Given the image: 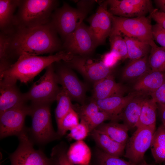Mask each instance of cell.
Wrapping results in <instances>:
<instances>
[{
    "instance_id": "1",
    "label": "cell",
    "mask_w": 165,
    "mask_h": 165,
    "mask_svg": "<svg viewBox=\"0 0 165 165\" xmlns=\"http://www.w3.org/2000/svg\"><path fill=\"white\" fill-rule=\"evenodd\" d=\"M7 35L11 61L23 53L38 56L52 53L63 47L57 33L49 22L34 28L17 27Z\"/></svg>"
},
{
    "instance_id": "2",
    "label": "cell",
    "mask_w": 165,
    "mask_h": 165,
    "mask_svg": "<svg viewBox=\"0 0 165 165\" xmlns=\"http://www.w3.org/2000/svg\"><path fill=\"white\" fill-rule=\"evenodd\" d=\"M72 55L65 50L46 56L23 53L9 68L0 73V80L16 82L19 80L26 83L50 65L61 60L68 61Z\"/></svg>"
},
{
    "instance_id": "3",
    "label": "cell",
    "mask_w": 165,
    "mask_h": 165,
    "mask_svg": "<svg viewBox=\"0 0 165 165\" xmlns=\"http://www.w3.org/2000/svg\"><path fill=\"white\" fill-rule=\"evenodd\" d=\"M58 4L54 0H20L15 15L17 28H34L48 24Z\"/></svg>"
},
{
    "instance_id": "4",
    "label": "cell",
    "mask_w": 165,
    "mask_h": 165,
    "mask_svg": "<svg viewBox=\"0 0 165 165\" xmlns=\"http://www.w3.org/2000/svg\"><path fill=\"white\" fill-rule=\"evenodd\" d=\"M50 105L41 103L30 106L29 115L31 117L32 125L27 131L34 144L42 146L61 138L53 128Z\"/></svg>"
},
{
    "instance_id": "5",
    "label": "cell",
    "mask_w": 165,
    "mask_h": 165,
    "mask_svg": "<svg viewBox=\"0 0 165 165\" xmlns=\"http://www.w3.org/2000/svg\"><path fill=\"white\" fill-rule=\"evenodd\" d=\"M112 28L110 35H118L135 38L149 44L151 47L156 45L152 36L151 19L149 16L126 18L112 15Z\"/></svg>"
},
{
    "instance_id": "6",
    "label": "cell",
    "mask_w": 165,
    "mask_h": 165,
    "mask_svg": "<svg viewBox=\"0 0 165 165\" xmlns=\"http://www.w3.org/2000/svg\"><path fill=\"white\" fill-rule=\"evenodd\" d=\"M27 129L17 136L18 146L9 156L11 165H58L55 160L48 158L42 150L34 148Z\"/></svg>"
},
{
    "instance_id": "7",
    "label": "cell",
    "mask_w": 165,
    "mask_h": 165,
    "mask_svg": "<svg viewBox=\"0 0 165 165\" xmlns=\"http://www.w3.org/2000/svg\"><path fill=\"white\" fill-rule=\"evenodd\" d=\"M53 64L48 66L44 74L32 85L27 92L24 93L26 101L31 104H50L56 101L61 88L58 86Z\"/></svg>"
},
{
    "instance_id": "8",
    "label": "cell",
    "mask_w": 165,
    "mask_h": 165,
    "mask_svg": "<svg viewBox=\"0 0 165 165\" xmlns=\"http://www.w3.org/2000/svg\"><path fill=\"white\" fill-rule=\"evenodd\" d=\"M88 13L64 2L53 12L49 23L64 41L83 22Z\"/></svg>"
},
{
    "instance_id": "9",
    "label": "cell",
    "mask_w": 165,
    "mask_h": 165,
    "mask_svg": "<svg viewBox=\"0 0 165 165\" xmlns=\"http://www.w3.org/2000/svg\"><path fill=\"white\" fill-rule=\"evenodd\" d=\"M156 130L155 126L137 128L126 143L125 157L136 165L144 161L145 153L151 147Z\"/></svg>"
},
{
    "instance_id": "10",
    "label": "cell",
    "mask_w": 165,
    "mask_h": 165,
    "mask_svg": "<svg viewBox=\"0 0 165 165\" xmlns=\"http://www.w3.org/2000/svg\"><path fill=\"white\" fill-rule=\"evenodd\" d=\"M30 106L25 104L0 113V138L17 136L26 129L25 118L29 115Z\"/></svg>"
},
{
    "instance_id": "11",
    "label": "cell",
    "mask_w": 165,
    "mask_h": 165,
    "mask_svg": "<svg viewBox=\"0 0 165 165\" xmlns=\"http://www.w3.org/2000/svg\"><path fill=\"white\" fill-rule=\"evenodd\" d=\"M64 41L63 47L65 51L81 56L90 54L97 46L89 26L83 22Z\"/></svg>"
},
{
    "instance_id": "12",
    "label": "cell",
    "mask_w": 165,
    "mask_h": 165,
    "mask_svg": "<svg viewBox=\"0 0 165 165\" xmlns=\"http://www.w3.org/2000/svg\"><path fill=\"white\" fill-rule=\"evenodd\" d=\"M64 62L94 83L112 75L113 71V68L106 67L101 61H94L85 56L73 54L71 59Z\"/></svg>"
},
{
    "instance_id": "13",
    "label": "cell",
    "mask_w": 165,
    "mask_h": 165,
    "mask_svg": "<svg viewBox=\"0 0 165 165\" xmlns=\"http://www.w3.org/2000/svg\"><path fill=\"white\" fill-rule=\"evenodd\" d=\"M108 11L115 16L135 18L146 16L154 9L149 0H108Z\"/></svg>"
},
{
    "instance_id": "14",
    "label": "cell",
    "mask_w": 165,
    "mask_h": 165,
    "mask_svg": "<svg viewBox=\"0 0 165 165\" xmlns=\"http://www.w3.org/2000/svg\"><path fill=\"white\" fill-rule=\"evenodd\" d=\"M112 15L108 9L106 1L100 2L96 13L88 20L90 31L97 46L103 44L112 28Z\"/></svg>"
},
{
    "instance_id": "15",
    "label": "cell",
    "mask_w": 165,
    "mask_h": 165,
    "mask_svg": "<svg viewBox=\"0 0 165 165\" xmlns=\"http://www.w3.org/2000/svg\"><path fill=\"white\" fill-rule=\"evenodd\" d=\"M56 73L58 83L62 86L71 100L84 104L86 87L70 68L67 65L60 66Z\"/></svg>"
},
{
    "instance_id": "16",
    "label": "cell",
    "mask_w": 165,
    "mask_h": 165,
    "mask_svg": "<svg viewBox=\"0 0 165 165\" xmlns=\"http://www.w3.org/2000/svg\"><path fill=\"white\" fill-rule=\"evenodd\" d=\"M16 83L0 80V113L25 104L24 94L21 93Z\"/></svg>"
},
{
    "instance_id": "17",
    "label": "cell",
    "mask_w": 165,
    "mask_h": 165,
    "mask_svg": "<svg viewBox=\"0 0 165 165\" xmlns=\"http://www.w3.org/2000/svg\"><path fill=\"white\" fill-rule=\"evenodd\" d=\"M127 87L115 81L113 75L94 83L93 98L94 100L101 99L115 96H124Z\"/></svg>"
},
{
    "instance_id": "18",
    "label": "cell",
    "mask_w": 165,
    "mask_h": 165,
    "mask_svg": "<svg viewBox=\"0 0 165 165\" xmlns=\"http://www.w3.org/2000/svg\"><path fill=\"white\" fill-rule=\"evenodd\" d=\"M20 0H0V32L12 33L17 28L15 12Z\"/></svg>"
},
{
    "instance_id": "19",
    "label": "cell",
    "mask_w": 165,
    "mask_h": 165,
    "mask_svg": "<svg viewBox=\"0 0 165 165\" xmlns=\"http://www.w3.org/2000/svg\"><path fill=\"white\" fill-rule=\"evenodd\" d=\"M147 94L138 93L130 101L119 115L122 120L130 129L136 127L141 113L143 103Z\"/></svg>"
},
{
    "instance_id": "20",
    "label": "cell",
    "mask_w": 165,
    "mask_h": 165,
    "mask_svg": "<svg viewBox=\"0 0 165 165\" xmlns=\"http://www.w3.org/2000/svg\"><path fill=\"white\" fill-rule=\"evenodd\" d=\"M165 82V72L150 70L137 80L133 86L136 92L151 94Z\"/></svg>"
},
{
    "instance_id": "21",
    "label": "cell",
    "mask_w": 165,
    "mask_h": 165,
    "mask_svg": "<svg viewBox=\"0 0 165 165\" xmlns=\"http://www.w3.org/2000/svg\"><path fill=\"white\" fill-rule=\"evenodd\" d=\"M98 148L110 155L120 157L124 152L126 145L114 141L103 132L95 129L90 133Z\"/></svg>"
},
{
    "instance_id": "22",
    "label": "cell",
    "mask_w": 165,
    "mask_h": 165,
    "mask_svg": "<svg viewBox=\"0 0 165 165\" xmlns=\"http://www.w3.org/2000/svg\"><path fill=\"white\" fill-rule=\"evenodd\" d=\"M138 93V92L135 91L126 96H115L94 100L100 111L113 115L119 116L127 104Z\"/></svg>"
},
{
    "instance_id": "23",
    "label": "cell",
    "mask_w": 165,
    "mask_h": 165,
    "mask_svg": "<svg viewBox=\"0 0 165 165\" xmlns=\"http://www.w3.org/2000/svg\"><path fill=\"white\" fill-rule=\"evenodd\" d=\"M151 70L148 62V56L131 60L123 69L122 79L125 80L136 81Z\"/></svg>"
},
{
    "instance_id": "24",
    "label": "cell",
    "mask_w": 165,
    "mask_h": 165,
    "mask_svg": "<svg viewBox=\"0 0 165 165\" xmlns=\"http://www.w3.org/2000/svg\"><path fill=\"white\" fill-rule=\"evenodd\" d=\"M67 155L75 165H90L92 156L90 148L83 141H76L72 144Z\"/></svg>"
},
{
    "instance_id": "25",
    "label": "cell",
    "mask_w": 165,
    "mask_h": 165,
    "mask_svg": "<svg viewBox=\"0 0 165 165\" xmlns=\"http://www.w3.org/2000/svg\"><path fill=\"white\" fill-rule=\"evenodd\" d=\"M105 133L112 139L119 143L126 145L129 139L128 127L124 123L111 121L104 123L96 129Z\"/></svg>"
},
{
    "instance_id": "26",
    "label": "cell",
    "mask_w": 165,
    "mask_h": 165,
    "mask_svg": "<svg viewBox=\"0 0 165 165\" xmlns=\"http://www.w3.org/2000/svg\"><path fill=\"white\" fill-rule=\"evenodd\" d=\"M157 104L152 99L144 101L136 127L155 126Z\"/></svg>"
},
{
    "instance_id": "27",
    "label": "cell",
    "mask_w": 165,
    "mask_h": 165,
    "mask_svg": "<svg viewBox=\"0 0 165 165\" xmlns=\"http://www.w3.org/2000/svg\"><path fill=\"white\" fill-rule=\"evenodd\" d=\"M150 148L156 163L165 161V126L162 124L156 130Z\"/></svg>"
},
{
    "instance_id": "28",
    "label": "cell",
    "mask_w": 165,
    "mask_h": 165,
    "mask_svg": "<svg viewBox=\"0 0 165 165\" xmlns=\"http://www.w3.org/2000/svg\"><path fill=\"white\" fill-rule=\"evenodd\" d=\"M123 38L127 45L128 58L131 60L139 59L150 53L151 46L149 44L135 38Z\"/></svg>"
},
{
    "instance_id": "29",
    "label": "cell",
    "mask_w": 165,
    "mask_h": 165,
    "mask_svg": "<svg viewBox=\"0 0 165 165\" xmlns=\"http://www.w3.org/2000/svg\"><path fill=\"white\" fill-rule=\"evenodd\" d=\"M91 162L92 165H136L119 157L107 154L97 147L95 148Z\"/></svg>"
},
{
    "instance_id": "30",
    "label": "cell",
    "mask_w": 165,
    "mask_h": 165,
    "mask_svg": "<svg viewBox=\"0 0 165 165\" xmlns=\"http://www.w3.org/2000/svg\"><path fill=\"white\" fill-rule=\"evenodd\" d=\"M71 100L66 92L62 87L61 88L56 99L57 106L55 111L57 125L73 108Z\"/></svg>"
},
{
    "instance_id": "31",
    "label": "cell",
    "mask_w": 165,
    "mask_h": 165,
    "mask_svg": "<svg viewBox=\"0 0 165 165\" xmlns=\"http://www.w3.org/2000/svg\"><path fill=\"white\" fill-rule=\"evenodd\" d=\"M148 62L152 70L165 72V48L156 44L151 46Z\"/></svg>"
},
{
    "instance_id": "32",
    "label": "cell",
    "mask_w": 165,
    "mask_h": 165,
    "mask_svg": "<svg viewBox=\"0 0 165 165\" xmlns=\"http://www.w3.org/2000/svg\"><path fill=\"white\" fill-rule=\"evenodd\" d=\"M79 119L78 113L73 108L57 125L58 134L61 137L65 134L79 123Z\"/></svg>"
},
{
    "instance_id": "33",
    "label": "cell",
    "mask_w": 165,
    "mask_h": 165,
    "mask_svg": "<svg viewBox=\"0 0 165 165\" xmlns=\"http://www.w3.org/2000/svg\"><path fill=\"white\" fill-rule=\"evenodd\" d=\"M109 37L110 51L117 55L121 60L128 58L127 46L124 38L118 35H112Z\"/></svg>"
},
{
    "instance_id": "34",
    "label": "cell",
    "mask_w": 165,
    "mask_h": 165,
    "mask_svg": "<svg viewBox=\"0 0 165 165\" xmlns=\"http://www.w3.org/2000/svg\"><path fill=\"white\" fill-rule=\"evenodd\" d=\"M9 39L7 34L0 33V70L4 71L13 64L8 53Z\"/></svg>"
},
{
    "instance_id": "35",
    "label": "cell",
    "mask_w": 165,
    "mask_h": 165,
    "mask_svg": "<svg viewBox=\"0 0 165 165\" xmlns=\"http://www.w3.org/2000/svg\"><path fill=\"white\" fill-rule=\"evenodd\" d=\"M108 120L118 122L120 120L119 116L109 114L100 111L84 122L88 126L90 132L100 125Z\"/></svg>"
},
{
    "instance_id": "36",
    "label": "cell",
    "mask_w": 165,
    "mask_h": 165,
    "mask_svg": "<svg viewBox=\"0 0 165 165\" xmlns=\"http://www.w3.org/2000/svg\"><path fill=\"white\" fill-rule=\"evenodd\" d=\"M68 150L66 144L61 142L53 148L51 157L56 160L58 165H75L68 157Z\"/></svg>"
},
{
    "instance_id": "37",
    "label": "cell",
    "mask_w": 165,
    "mask_h": 165,
    "mask_svg": "<svg viewBox=\"0 0 165 165\" xmlns=\"http://www.w3.org/2000/svg\"><path fill=\"white\" fill-rule=\"evenodd\" d=\"M75 110L78 113L81 120L84 122L100 111L95 101L93 99L90 103L85 104Z\"/></svg>"
},
{
    "instance_id": "38",
    "label": "cell",
    "mask_w": 165,
    "mask_h": 165,
    "mask_svg": "<svg viewBox=\"0 0 165 165\" xmlns=\"http://www.w3.org/2000/svg\"><path fill=\"white\" fill-rule=\"evenodd\" d=\"M69 131L67 137L76 141H83L90 134L88 126L82 120H80L77 125Z\"/></svg>"
},
{
    "instance_id": "39",
    "label": "cell",
    "mask_w": 165,
    "mask_h": 165,
    "mask_svg": "<svg viewBox=\"0 0 165 165\" xmlns=\"http://www.w3.org/2000/svg\"><path fill=\"white\" fill-rule=\"evenodd\" d=\"M152 32L154 40L165 48V30L156 23L152 25Z\"/></svg>"
},
{
    "instance_id": "40",
    "label": "cell",
    "mask_w": 165,
    "mask_h": 165,
    "mask_svg": "<svg viewBox=\"0 0 165 165\" xmlns=\"http://www.w3.org/2000/svg\"><path fill=\"white\" fill-rule=\"evenodd\" d=\"M120 60V58L117 55L110 51L102 56L101 61L106 67L110 68H114Z\"/></svg>"
},
{
    "instance_id": "41",
    "label": "cell",
    "mask_w": 165,
    "mask_h": 165,
    "mask_svg": "<svg viewBox=\"0 0 165 165\" xmlns=\"http://www.w3.org/2000/svg\"><path fill=\"white\" fill-rule=\"evenodd\" d=\"M149 16L165 30V13L157 9H154Z\"/></svg>"
},
{
    "instance_id": "42",
    "label": "cell",
    "mask_w": 165,
    "mask_h": 165,
    "mask_svg": "<svg viewBox=\"0 0 165 165\" xmlns=\"http://www.w3.org/2000/svg\"><path fill=\"white\" fill-rule=\"evenodd\" d=\"M150 95L157 104H165V82Z\"/></svg>"
},
{
    "instance_id": "43",
    "label": "cell",
    "mask_w": 165,
    "mask_h": 165,
    "mask_svg": "<svg viewBox=\"0 0 165 165\" xmlns=\"http://www.w3.org/2000/svg\"><path fill=\"white\" fill-rule=\"evenodd\" d=\"M95 2V1H80L77 3V8L89 13Z\"/></svg>"
},
{
    "instance_id": "44",
    "label": "cell",
    "mask_w": 165,
    "mask_h": 165,
    "mask_svg": "<svg viewBox=\"0 0 165 165\" xmlns=\"http://www.w3.org/2000/svg\"><path fill=\"white\" fill-rule=\"evenodd\" d=\"M159 115L162 122L165 126V104H157Z\"/></svg>"
},
{
    "instance_id": "45",
    "label": "cell",
    "mask_w": 165,
    "mask_h": 165,
    "mask_svg": "<svg viewBox=\"0 0 165 165\" xmlns=\"http://www.w3.org/2000/svg\"><path fill=\"white\" fill-rule=\"evenodd\" d=\"M154 2L160 10L165 13V0H156Z\"/></svg>"
},
{
    "instance_id": "46",
    "label": "cell",
    "mask_w": 165,
    "mask_h": 165,
    "mask_svg": "<svg viewBox=\"0 0 165 165\" xmlns=\"http://www.w3.org/2000/svg\"><path fill=\"white\" fill-rule=\"evenodd\" d=\"M138 165H156L155 163H149L146 162V161L145 160L143 162L140 163Z\"/></svg>"
},
{
    "instance_id": "47",
    "label": "cell",
    "mask_w": 165,
    "mask_h": 165,
    "mask_svg": "<svg viewBox=\"0 0 165 165\" xmlns=\"http://www.w3.org/2000/svg\"></svg>"
}]
</instances>
